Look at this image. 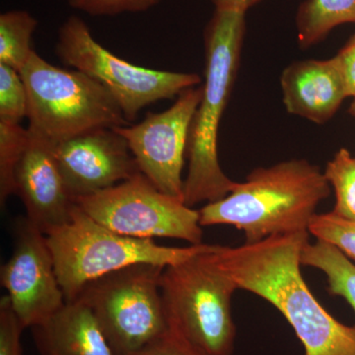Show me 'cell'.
I'll return each mask as SVG.
<instances>
[{
    "label": "cell",
    "instance_id": "7402d4cb",
    "mask_svg": "<svg viewBox=\"0 0 355 355\" xmlns=\"http://www.w3.org/2000/svg\"><path fill=\"white\" fill-rule=\"evenodd\" d=\"M27 114V90L20 72L0 64V120L20 123Z\"/></svg>",
    "mask_w": 355,
    "mask_h": 355
},
{
    "label": "cell",
    "instance_id": "6da1fadb",
    "mask_svg": "<svg viewBox=\"0 0 355 355\" xmlns=\"http://www.w3.org/2000/svg\"><path fill=\"white\" fill-rule=\"evenodd\" d=\"M309 231L277 235L239 247L217 245L216 263L238 289L275 306L293 328L306 355H355V327L338 322L318 302L301 273Z\"/></svg>",
    "mask_w": 355,
    "mask_h": 355
},
{
    "label": "cell",
    "instance_id": "4316f807",
    "mask_svg": "<svg viewBox=\"0 0 355 355\" xmlns=\"http://www.w3.org/2000/svg\"><path fill=\"white\" fill-rule=\"evenodd\" d=\"M216 9H230L246 13L250 8L263 0H210Z\"/></svg>",
    "mask_w": 355,
    "mask_h": 355
},
{
    "label": "cell",
    "instance_id": "e0dca14e",
    "mask_svg": "<svg viewBox=\"0 0 355 355\" xmlns=\"http://www.w3.org/2000/svg\"><path fill=\"white\" fill-rule=\"evenodd\" d=\"M301 265L322 270L328 280V291L342 296L355 311V265L331 243L317 239L303 248Z\"/></svg>",
    "mask_w": 355,
    "mask_h": 355
},
{
    "label": "cell",
    "instance_id": "52a82bcc",
    "mask_svg": "<svg viewBox=\"0 0 355 355\" xmlns=\"http://www.w3.org/2000/svg\"><path fill=\"white\" fill-rule=\"evenodd\" d=\"M166 266L135 265L89 282L76 300L87 305L116 355H132L168 333L160 291Z\"/></svg>",
    "mask_w": 355,
    "mask_h": 355
},
{
    "label": "cell",
    "instance_id": "4fadbf2b",
    "mask_svg": "<svg viewBox=\"0 0 355 355\" xmlns=\"http://www.w3.org/2000/svg\"><path fill=\"white\" fill-rule=\"evenodd\" d=\"M29 133L16 169L15 195L24 205L26 217L46 234L69 221L76 202L67 190L53 146L31 130Z\"/></svg>",
    "mask_w": 355,
    "mask_h": 355
},
{
    "label": "cell",
    "instance_id": "277c9868",
    "mask_svg": "<svg viewBox=\"0 0 355 355\" xmlns=\"http://www.w3.org/2000/svg\"><path fill=\"white\" fill-rule=\"evenodd\" d=\"M217 245L166 266L160 291L168 328L205 355H232L236 327L231 300L237 286L216 263Z\"/></svg>",
    "mask_w": 355,
    "mask_h": 355
},
{
    "label": "cell",
    "instance_id": "d6986e66",
    "mask_svg": "<svg viewBox=\"0 0 355 355\" xmlns=\"http://www.w3.org/2000/svg\"><path fill=\"white\" fill-rule=\"evenodd\" d=\"M30 133L20 123L0 120V205L15 195V173L29 142Z\"/></svg>",
    "mask_w": 355,
    "mask_h": 355
},
{
    "label": "cell",
    "instance_id": "9a60e30c",
    "mask_svg": "<svg viewBox=\"0 0 355 355\" xmlns=\"http://www.w3.org/2000/svg\"><path fill=\"white\" fill-rule=\"evenodd\" d=\"M32 331L41 355H116L92 311L80 300L65 302Z\"/></svg>",
    "mask_w": 355,
    "mask_h": 355
},
{
    "label": "cell",
    "instance_id": "ac0fdd59",
    "mask_svg": "<svg viewBox=\"0 0 355 355\" xmlns=\"http://www.w3.org/2000/svg\"><path fill=\"white\" fill-rule=\"evenodd\" d=\"M38 21L25 10H11L0 15V64L21 71L31 57L32 36Z\"/></svg>",
    "mask_w": 355,
    "mask_h": 355
},
{
    "label": "cell",
    "instance_id": "30bf717a",
    "mask_svg": "<svg viewBox=\"0 0 355 355\" xmlns=\"http://www.w3.org/2000/svg\"><path fill=\"white\" fill-rule=\"evenodd\" d=\"M200 98L202 86L187 89L166 111L148 113L137 125L113 128L128 142L139 171L159 191L183 200L182 173Z\"/></svg>",
    "mask_w": 355,
    "mask_h": 355
},
{
    "label": "cell",
    "instance_id": "d4e9b609",
    "mask_svg": "<svg viewBox=\"0 0 355 355\" xmlns=\"http://www.w3.org/2000/svg\"><path fill=\"white\" fill-rule=\"evenodd\" d=\"M132 355H205L168 331L164 336Z\"/></svg>",
    "mask_w": 355,
    "mask_h": 355
},
{
    "label": "cell",
    "instance_id": "8fae6325",
    "mask_svg": "<svg viewBox=\"0 0 355 355\" xmlns=\"http://www.w3.org/2000/svg\"><path fill=\"white\" fill-rule=\"evenodd\" d=\"M14 247L0 282L25 329L48 320L67 302L46 234L27 217L14 225Z\"/></svg>",
    "mask_w": 355,
    "mask_h": 355
},
{
    "label": "cell",
    "instance_id": "83f0119b",
    "mask_svg": "<svg viewBox=\"0 0 355 355\" xmlns=\"http://www.w3.org/2000/svg\"><path fill=\"white\" fill-rule=\"evenodd\" d=\"M349 113L355 118V98H354V101H352V104H350Z\"/></svg>",
    "mask_w": 355,
    "mask_h": 355
},
{
    "label": "cell",
    "instance_id": "5bb4252c",
    "mask_svg": "<svg viewBox=\"0 0 355 355\" xmlns=\"http://www.w3.org/2000/svg\"><path fill=\"white\" fill-rule=\"evenodd\" d=\"M280 86L286 111L317 125L330 121L349 98L335 57L292 62L282 71Z\"/></svg>",
    "mask_w": 355,
    "mask_h": 355
},
{
    "label": "cell",
    "instance_id": "44dd1931",
    "mask_svg": "<svg viewBox=\"0 0 355 355\" xmlns=\"http://www.w3.org/2000/svg\"><path fill=\"white\" fill-rule=\"evenodd\" d=\"M308 230L317 239L331 243L355 261V221L342 218L333 211L316 214Z\"/></svg>",
    "mask_w": 355,
    "mask_h": 355
},
{
    "label": "cell",
    "instance_id": "7a4b0ae2",
    "mask_svg": "<svg viewBox=\"0 0 355 355\" xmlns=\"http://www.w3.org/2000/svg\"><path fill=\"white\" fill-rule=\"evenodd\" d=\"M331 189L320 168L304 159L257 168L226 197L198 210L200 223L235 226L248 244L309 231L318 205Z\"/></svg>",
    "mask_w": 355,
    "mask_h": 355
},
{
    "label": "cell",
    "instance_id": "603a6c76",
    "mask_svg": "<svg viewBox=\"0 0 355 355\" xmlns=\"http://www.w3.org/2000/svg\"><path fill=\"white\" fill-rule=\"evenodd\" d=\"M162 0H69V6L91 16L144 12Z\"/></svg>",
    "mask_w": 355,
    "mask_h": 355
},
{
    "label": "cell",
    "instance_id": "cb8c5ba5",
    "mask_svg": "<svg viewBox=\"0 0 355 355\" xmlns=\"http://www.w3.org/2000/svg\"><path fill=\"white\" fill-rule=\"evenodd\" d=\"M24 327L11 307L8 296L0 300V355H23Z\"/></svg>",
    "mask_w": 355,
    "mask_h": 355
},
{
    "label": "cell",
    "instance_id": "8992f818",
    "mask_svg": "<svg viewBox=\"0 0 355 355\" xmlns=\"http://www.w3.org/2000/svg\"><path fill=\"white\" fill-rule=\"evenodd\" d=\"M20 74L27 90L28 128L53 146L98 128L127 125L109 91L79 70L55 67L34 51Z\"/></svg>",
    "mask_w": 355,
    "mask_h": 355
},
{
    "label": "cell",
    "instance_id": "3957f363",
    "mask_svg": "<svg viewBox=\"0 0 355 355\" xmlns=\"http://www.w3.org/2000/svg\"><path fill=\"white\" fill-rule=\"evenodd\" d=\"M245 17L242 11L216 9L203 32L205 81L189 135V170L184 181V202L190 207L221 200L237 183L219 163L218 132L239 69Z\"/></svg>",
    "mask_w": 355,
    "mask_h": 355
},
{
    "label": "cell",
    "instance_id": "ffe728a7",
    "mask_svg": "<svg viewBox=\"0 0 355 355\" xmlns=\"http://www.w3.org/2000/svg\"><path fill=\"white\" fill-rule=\"evenodd\" d=\"M324 174L335 191L334 214L355 221V157L347 148L340 149L327 164Z\"/></svg>",
    "mask_w": 355,
    "mask_h": 355
},
{
    "label": "cell",
    "instance_id": "9c48e42d",
    "mask_svg": "<svg viewBox=\"0 0 355 355\" xmlns=\"http://www.w3.org/2000/svg\"><path fill=\"white\" fill-rule=\"evenodd\" d=\"M98 223L119 234L139 238H172L202 244L200 212L181 198L166 195L141 172L121 183L74 200Z\"/></svg>",
    "mask_w": 355,
    "mask_h": 355
},
{
    "label": "cell",
    "instance_id": "ba28073f",
    "mask_svg": "<svg viewBox=\"0 0 355 355\" xmlns=\"http://www.w3.org/2000/svg\"><path fill=\"white\" fill-rule=\"evenodd\" d=\"M55 53L64 64L104 86L127 121L135 120L149 105L202 83L198 74L146 69L116 57L96 41L78 16H70L60 26Z\"/></svg>",
    "mask_w": 355,
    "mask_h": 355
},
{
    "label": "cell",
    "instance_id": "484cf974",
    "mask_svg": "<svg viewBox=\"0 0 355 355\" xmlns=\"http://www.w3.org/2000/svg\"><path fill=\"white\" fill-rule=\"evenodd\" d=\"M335 58L342 71L347 97L355 98V33Z\"/></svg>",
    "mask_w": 355,
    "mask_h": 355
},
{
    "label": "cell",
    "instance_id": "5b68a950",
    "mask_svg": "<svg viewBox=\"0 0 355 355\" xmlns=\"http://www.w3.org/2000/svg\"><path fill=\"white\" fill-rule=\"evenodd\" d=\"M67 302L93 282L135 265L168 266L202 253L209 244L166 247L153 239L119 234L88 216L76 203L69 221L46 234Z\"/></svg>",
    "mask_w": 355,
    "mask_h": 355
},
{
    "label": "cell",
    "instance_id": "7c38bea8",
    "mask_svg": "<svg viewBox=\"0 0 355 355\" xmlns=\"http://www.w3.org/2000/svg\"><path fill=\"white\" fill-rule=\"evenodd\" d=\"M65 187L74 200L130 179L139 171L128 142L113 128H98L53 146Z\"/></svg>",
    "mask_w": 355,
    "mask_h": 355
},
{
    "label": "cell",
    "instance_id": "2e32d148",
    "mask_svg": "<svg viewBox=\"0 0 355 355\" xmlns=\"http://www.w3.org/2000/svg\"><path fill=\"white\" fill-rule=\"evenodd\" d=\"M349 23L355 24V0H304L295 17L299 46L309 49Z\"/></svg>",
    "mask_w": 355,
    "mask_h": 355
}]
</instances>
